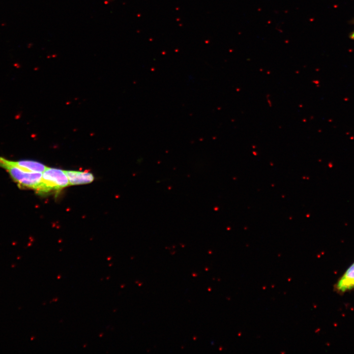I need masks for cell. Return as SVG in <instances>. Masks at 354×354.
Returning <instances> with one entry per match:
<instances>
[{
    "mask_svg": "<svg viewBox=\"0 0 354 354\" xmlns=\"http://www.w3.org/2000/svg\"><path fill=\"white\" fill-rule=\"evenodd\" d=\"M0 167L6 170L20 187L37 190L42 180V173L30 172L13 164L11 160L0 157Z\"/></svg>",
    "mask_w": 354,
    "mask_h": 354,
    "instance_id": "1",
    "label": "cell"
},
{
    "mask_svg": "<svg viewBox=\"0 0 354 354\" xmlns=\"http://www.w3.org/2000/svg\"><path fill=\"white\" fill-rule=\"evenodd\" d=\"M69 184L64 171L47 167L43 172L41 182L36 191L39 193H48L60 189Z\"/></svg>",
    "mask_w": 354,
    "mask_h": 354,
    "instance_id": "2",
    "label": "cell"
},
{
    "mask_svg": "<svg viewBox=\"0 0 354 354\" xmlns=\"http://www.w3.org/2000/svg\"><path fill=\"white\" fill-rule=\"evenodd\" d=\"M334 287V291L339 294L354 289V262L339 278Z\"/></svg>",
    "mask_w": 354,
    "mask_h": 354,
    "instance_id": "3",
    "label": "cell"
},
{
    "mask_svg": "<svg viewBox=\"0 0 354 354\" xmlns=\"http://www.w3.org/2000/svg\"><path fill=\"white\" fill-rule=\"evenodd\" d=\"M70 185L87 184L94 180L93 175L89 172L64 171Z\"/></svg>",
    "mask_w": 354,
    "mask_h": 354,
    "instance_id": "4",
    "label": "cell"
},
{
    "mask_svg": "<svg viewBox=\"0 0 354 354\" xmlns=\"http://www.w3.org/2000/svg\"><path fill=\"white\" fill-rule=\"evenodd\" d=\"M12 163L23 170L30 172L43 173L47 167L43 164L32 160L11 161Z\"/></svg>",
    "mask_w": 354,
    "mask_h": 354,
    "instance_id": "5",
    "label": "cell"
},
{
    "mask_svg": "<svg viewBox=\"0 0 354 354\" xmlns=\"http://www.w3.org/2000/svg\"><path fill=\"white\" fill-rule=\"evenodd\" d=\"M350 38L352 39H354V31L351 34Z\"/></svg>",
    "mask_w": 354,
    "mask_h": 354,
    "instance_id": "6",
    "label": "cell"
}]
</instances>
